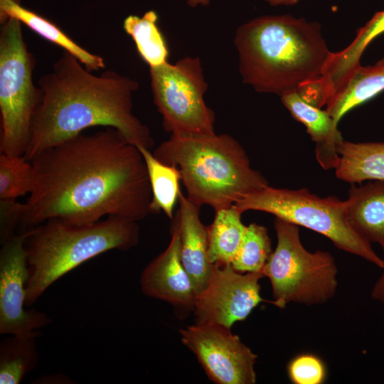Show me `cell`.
<instances>
[{
	"label": "cell",
	"instance_id": "6da1fadb",
	"mask_svg": "<svg viewBox=\"0 0 384 384\" xmlns=\"http://www.w3.org/2000/svg\"><path fill=\"white\" fill-rule=\"evenodd\" d=\"M30 161L33 189L23 203L21 233L52 219L81 225L105 215L138 222L151 213L143 156L114 128L82 132Z\"/></svg>",
	"mask_w": 384,
	"mask_h": 384
},
{
	"label": "cell",
	"instance_id": "7a4b0ae2",
	"mask_svg": "<svg viewBox=\"0 0 384 384\" xmlns=\"http://www.w3.org/2000/svg\"><path fill=\"white\" fill-rule=\"evenodd\" d=\"M38 85L43 97L23 155L28 161L96 126L117 129L137 147L154 145L149 129L132 112L136 80L111 70L95 75L64 50Z\"/></svg>",
	"mask_w": 384,
	"mask_h": 384
},
{
	"label": "cell",
	"instance_id": "3957f363",
	"mask_svg": "<svg viewBox=\"0 0 384 384\" xmlns=\"http://www.w3.org/2000/svg\"><path fill=\"white\" fill-rule=\"evenodd\" d=\"M234 44L242 82L258 92L279 96L321 82L331 53L320 23L289 14L243 23Z\"/></svg>",
	"mask_w": 384,
	"mask_h": 384
},
{
	"label": "cell",
	"instance_id": "277c9868",
	"mask_svg": "<svg viewBox=\"0 0 384 384\" xmlns=\"http://www.w3.org/2000/svg\"><path fill=\"white\" fill-rule=\"evenodd\" d=\"M154 155L178 167L187 198L199 208H226L269 186L241 144L226 134H171Z\"/></svg>",
	"mask_w": 384,
	"mask_h": 384
},
{
	"label": "cell",
	"instance_id": "5b68a950",
	"mask_svg": "<svg viewBox=\"0 0 384 384\" xmlns=\"http://www.w3.org/2000/svg\"><path fill=\"white\" fill-rule=\"evenodd\" d=\"M25 233L29 270L26 306L33 305L53 283L85 262L112 250H128L139 240L137 222L117 215L81 225L52 219Z\"/></svg>",
	"mask_w": 384,
	"mask_h": 384
},
{
	"label": "cell",
	"instance_id": "8992f818",
	"mask_svg": "<svg viewBox=\"0 0 384 384\" xmlns=\"http://www.w3.org/2000/svg\"><path fill=\"white\" fill-rule=\"evenodd\" d=\"M242 213L258 210L321 234L338 249L384 268V260L371 242L358 235L347 217L346 201L336 196L320 197L306 188H276L267 186L233 205Z\"/></svg>",
	"mask_w": 384,
	"mask_h": 384
},
{
	"label": "cell",
	"instance_id": "52a82bcc",
	"mask_svg": "<svg viewBox=\"0 0 384 384\" xmlns=\"http://www.w3.org/2000/svg\"><path fill=\"white\" fill-rule=\"evenodd\" d=\"M33 55L24 41L21 23L9 18L0 33V151L23 156L43 92L33 81Z\"/></svg>",
	"mask_w": 384,
	"mask_h": 384
},
{
	"label": "cell",
	"instance_id": "ba28073f",
	"mask_svg": "<svg viewBox=\"0 0 384 384\" xmlns=\"http://www.w3.org/2000/svg\"><path fill=\"white\" fill-rule=\"evenodd\" d=\"M274 226L277 246L262 270L270 281L273 304L282 309L290 302L310 306L330 300L338 286L331 254L305 249L297 225L276 218Z\"/></svg>",
	"mask_w": 384,
	"mask_h": 384
},
{
	"label": "cell",
	"instance_id": "9c48e42d",
	"mask_svg": "<svg viewBox=\"0 0 384 384\" xmlns=\"http://www.w3.org/2000/svg\"><path fill=\"white\" fill-rule=\"evenodd\" d=\"M154 103L171 134H213L215 113L206 104L208 90L198 57L149 67Z\"/></svg>",
	"mask_w": 384,
	"mask_h": 384
},
{
	"label": "cell",
	"instance_id": "30bf717a",
	"mask_svg": "<svg viewBox=\"0 0 384 384\" xmlns=\"http://www.w3.org/2000/svg\"><path fill=\"white\" fill-rule=\"evenodd\" d=\"M183 344L196 356L208 378L217 384H254L257 355L230 328L196 322L179 330Z\"/></svg>",
	"mask_w": 384,
	"mask_h": 384
},
{
	"label": "cell",
	"instance_id": "8fae6325",
	"mask_svg": "<svg viewBox=\"0 0 384 384\" xmlns=\"http://www.w3.org/2000/svg\"><path fill=\"white\" fill-rule=\"evenodd\" d=\"M262 272L243 274L231 264H213L204 289L196 297V322L216 324L229 328L245 320L261 302H270L260 296L259 280Z\"/></svg>",
	"mask_w": 384,
	"mask_h": 384
},
{
	"label": "cell",
	"instance_id": "7c38bea8",
	"mask_svg": "<svg viewBox=\"0 0 384 384\" xmlns=\"http://www.w3.org/2000/svg\"><path fill=\"white\" fill-rule=\"evenodd\" d=\"M26 233L14 234L0 250V334L20 336L40 335L50 318L33 309H26L29 277L24 247Z\"/></svg>",
	"mask_w": 384,
	"mask_h": 384
},
{
	"label": "cell",
	"instance_id": "4fadbf2b",
	"mask_svg": "<svg viewBox=\"0 0 384 384\" xmlns=\"http://www.w3.org/2000/svg\"><path fill=\"white\" fill-rule=\"evenodd\" d=\"M170 233L169 245L145 267L139 283L146 296L169 303L182 318L194 311L197 295L182 263L178 232L173 223Z\"/></svg>",
	"mask_w": 384,
	"mask_h": 384
},
{
	"label": "cell",
	"instance_id": "5bb4252c",
	"mask_svg": "<svg viewBox=\"0 0 384 384\" xmlns=\"http://www.w3.org/2000/svg\"><path fill=\"white\" fill-rule=\"evenodd\" d=\"M178 202V209L171 220L178 229L182 263L198 295L206 287L213 266L208 256L206 226L200 219L201 208L181 191Z\"/></svg>",
	"mask_w": 384,
	"mask_h": 384
},
{
	"label": "cell",
	"instance_id": "9a60e30c",
	"mask_svg": "<svg viewBox=\"0 0 384 384\" xmlns=\"http://www.w3.org/2000/svg\"><path fill=\"white\" fill-rule=\"evenodd\" d=\"M280 99L292 117L306 127L316 144L315 154L321 166L335 169L339 161L336 146L343 138L333 117L326 110L305 100L297 90L282 95Z\"/></svg>",
	"mask_w": 384,
	"mask_h": 384
},
{
	"label": "cell",
	"instance_id": "2e32d148",
	"mask_svg": "<svg viewBox=\"0 0 384 384\" xmlns=\"http://www.w3.org/2000/svg\"><path fill=\"white\" fill-rule=\"evenodd\" d=\"M347 217L352 228L384 252V181L352 184L348 191Z\"/></svg>",
	"mask_w": 384,
	"mask_h": 384
},
{
	"label": "cell",
	"instance_id": "e0dca14e",
	"mask_svg": "<svg viewBox=\"0 0 384 384\" xmlns=\"http://www.w3.org/2000/svg\"><path fill=\"white\" fill-rule=\"evenodd\" d=\"M9 18H16L42 38L61 47L75 56L88 70L92 72L105 68L102 57L81 47L50 20L14 0H0L1 24Z\"/></svg>",
	"mask_w": 384,
	"mask_h": 384
},
{
	"label": "cell",
	"instance_id": "ac0fdd59",
	"mask_svg": "<svg viewBox=\"0 0 384 384\" xmlns=\"http://www.w3.org/2000/svg\"><path fill=\"white\" fill-rule=\"evenodd\" d=\"M339 161L336 177L351 184L384 181V143L352 142L343 139L336 146Z\"/></svg>",
	"mask_w": 384,
	"mask_h": 384
},
{
	"label": "cell",
	"instance_id": "d6986e66",
	"mask_svg": "<svg viewBox=\"0 0 384 384\" xmlns=\"http://www.w3.org/2000/svg\"><path fill=\"white\" fill-rule=\"evenodd\" d=\"M384 33V10L373 17L356 32L352 42L343 50L331 52L322 77L326 87L333 94L338 91L360 65L367 46Z\"/></svg>",
	"mask_w": 384,
	"mask_h": 384
},
{
	"label": "cell",
	"instance_id": "ffe728a7",
	"mask_svg": "<svg viewBox=\"0 0 384 384\" xmlns=\"http://www.w3.org/2000/svg\"><path fill=\"white\" fill-rule=\"evenodd\" d=\"M384 91V57L373 65H360L326 105L336 124L350 110Z\"/></svg>",
	"mask_w": 384,
	"mask_h": 384
},
{
	"label": "cell",
	"instance_id": "44dd1931",
	"mask_svg": "<svg viewBox=\"0 0 384 384\" xmlns=\"http://www.w3.org/2000/svg\"><path fill=\"white\" fill-rule=\"evenodd\" d=\"M242 214L234 206L215 210L213 223L206 226L211 264H231L247 228L242 222Z\"/></svg>",
	"mask_w": 384,
	"mask_h": 384
},
{
	"label": "cell",
	"instance_id": "7402d4cb",
	"mask_svg": "<svg viewBox=\"0 0 384 384\" xmlns=\"http://www.w3.org/2000/svg\"><path fill=\"white\" fill-rule=\"evenodd\" d=\"M144 160L151 191V213L163 211L171 220L178 200L181 176L178 167L165 164L151 154L149 149L137 147Z\"/></svg>",
	"mask_w": 384,
	"mask_h": 384
},
{
	"label": "cell",
	"instance_id": "603a6c76",
	"mask_svg": "<svg viewBox=\"0 0 384 384\" xmlns=\"http://www.w3.org/2000/svg\"><path fill=\"white\" fill-rule=\"evenodd\" d=\"M158 14L149 10L142 16L129 15L123 21V28L135 43L141 58L154 67L167 63L169 48L158 24Z\"/></svg>",
	"mask_w": 384,
	"mask_h": 384
},
{
	"label": "cell",
	"instance_id": "cb8c5ba5",
	"mask_svg": "<svg viewBox=\"0 0 384 384\" xmlns=\"http://www.w3.org/2000/svg\"><path fill=\"white\" fill-rule=\"evenodd\" d=\"M11 335L0 343V383L18 384L38 361L36 338Z\"/></svg>",
	"mask_w": 384,
	"mask_h": 384
},
{
	"label": "cell",
	"instance_id": "d4e9b609",
	"mask_svg": "<svg viewBox=\"0 0 384 384\" xmlns=\"http://www.w3.org/2000/svg\"><path fill=\"white\" fill-rule=\"evenodd\" d=\"M272 252L267 229L252 223L247 226L231 265L242 273L262 272Z\"/></svg>",
	"mask_w": 384,
	"mask_h": 384
},
{
	"label": "cell",
	"instance_id": "484cf974",
	"mask_svg": "<svg viewBox=\"0 0 384 384\" xmlns=\"http://www.w3.org/2000/svg\"><path fill=\"white\" fill-rule=\"evenodd\" d=\"M33 170L23 156L0 154V200H16L33 189Z\"/></svg>",
	"mask_w": 384,
	"mask_h": 384
},
{
	"label": "cell",
	"instance_id": "4316f807",
	"mask_svg": "<svg viewBox=\"0 0 384 384\" xmlns=\"http://www.w3.org/2000/svg\"><path fill=\"white\" fill-rule=\"evenodd\" d=\"M287 373L290 380L295 384H321L326 376L323 361L311 353L294 358L288 364Z\"/></svg>",
	"mask_w": 384,
	"mask_h": 384
},
{
	"label": "cell",
	"instance_id": "83f0119b",
	"mask_svg": "<svg viewBox=\"0 0 384 384\" xmlns=\"http://www.w3.org/2000/svg\"><path fill=\"white\" fill-rule=\"evenodd\" d=\"M0 241L6 242L19 225L24 209V204L16 200H0Z\"/></svg>",
	"mask_w": 384,
	"mask_h": 384
},
{
	"label": "cell",
	"instance_id": "f1b7e54d",
	"mask_svg": "<svg viewBox=\"0 0 384 384\" xmlns=\"http://www.w3.org/2000/svg\"><path fill=\"white\" fill-rule=\"evenodd\" d=\"M370 295L373 299L384 306V268L382 274L373 285Z\"/></svg>",
	"mask_w": 384,
	"mask_h": 384
},
{
	"label": "cell",
	"instance_id": "f546056e",
	"mask_svg": "<svg viewBox=\"0 0 384 384\" xmlns=\"http://www.w3.org/2000/svg\"><path fill=\"white\" fill-rule=\"evenodd\" d=\"M270 6H293L297 4L300 0H263Z\"/></svg>",
	"mask_w": 384,
	"mask_h": 384
},
{
	"label": "cell",
	"instance_id": "4dcf8cb0",
	"mask_svg": "<svg viewBox=\"0 0 384 384\" xmlns=\"http://www.w3.org/2000/svg\"><path fill=\"white\" fill-rule=\"evenodd\" d=\"M187 4L192 8L198 6H207L210 4V0H186Z\"/></svg>",
	"mask_w": 384,
	"mask_h": 384
},
{
	"label": "cell",
	"instance_id": "1f68e13d",
	"mask_svg": "<svg viewBox=\"0 0 384 384\" xmlns=\"http://www.w3.org/2000/svg\"><path fill=\"white\" fill-rule=\"evenodd\" d=\"M14 1L21 4V0H14Z\"/></svg>",
	"mask_w": 384,
	"mask_h": 384
}]
</instances>
